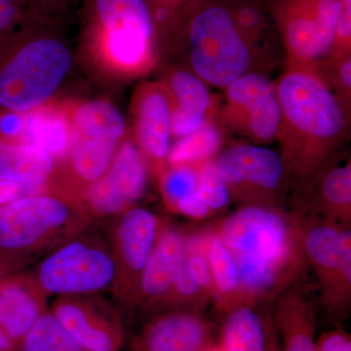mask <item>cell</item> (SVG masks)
Listing matches in <instances>:
<instances>
[{
  "mask_svg": "<svg viewBox=\"0 0 351 351\" xmlns=\"http://www.w3.org/2000/svg\"><path fill=\"white\" fill-rule=\"evenodd\" d=\"M43 313L36 299L19 284L0 286V329L16 346Z\"/></svg>",
  "mask_w": 351,
  "mask_h": 351,
  "instance_id": "cell-25",
  "label": "cell"
},
{
  "mask_svg": "<svg viewBox=\"0 0 351 351\" xmlns=\"http://www.w3.org/2000/svg\"><path fill=\"white\" fill-rule=\"evenodd\" d=\"M199 167L200 164L169 166L163 175L161 191L171 207L175 208L182 198L197 193Z\"/></svg>",
  "mask_w": 351,
  "mask_h": 351,
  "instance_id": "cell-30",
  "label": "cell"
},
{
  "mask_svg": "<svg viewBox=\"0 0 351 351\" xmlns=\"http://www.w3.org/2000/svg\"><path fill=\"white\" fill-rule=\"evenodd\" d=\"M339 156L292 191L293 211L350 225V159L343 161Z\"/></svg>",
  "mask_w": 351,
  "mask_h": 351,
  "instance_id": "cell-14",
  "label": "cell"
},
{
  "mask_svg": "<svg viewBox=\"0 0 351 351\" xmlns=\"http://www.w3.org/2000/svg\"><path fill=\"white\" fill-rule=\"evenodd\" d=\"M213 324L202 313L174 308L149 320L131 351H203L213 345Z\"/></svg>",
  "mask_w": 351,
  "mask_h": 351,
  "instance_id": "cell-15",
  "label": "cell"
},
{
  "mask_svg": "<svg viewBox=\"0 0 351 351\" xmlns=\"http://www.w3.org/2000/svg\"><path fill=\"white\" fill-rule=\"evenodd\" d=\"M343 13L335 32L332 56L350 53L351 40V0H343Z\"/></svg>",
  "mask_w": 351,
  "mask_h": 351,
  "instance_id": "cell-34",
  "label": "cell"
},
{
  "mask_svg": "<svg viewBox=\"0 0 351 351\" xmlns=\"http://www.w3.org/2000/svg\"><path fill=\"white\" fill-rule=\"evenodd\" d=\"M73 64L57 39L16 43L0 34V110L29 112L48 103Z\"/></svg>",
  "mask_w": 351,
  "mask_h": 351,
  "instance_id": "cell-3",
  "label": "cell"
},
{
  "mask_svg": "<svg viewBox=\"0 0 351 351\" xmlns=\"http://www.w3.org/2000/svg\"><path fill=\"white\" fill-rule=\"evenodd\" d=\"M223 90L221 126L243 136L253 145L276 141L281 110L276 82L263 71H252Z\"/></svg>",
  "mask_w": 351,
  "mask_h": 351,
  "instance_id": "cell-10",
  "label": "cell"
},
{
  "mask_svg": "<svg viewBox=\"0 0 351 351\" xmlns=\"http://www.w3.org/2000/svg\"><path fill=\"white\" fill-rule=\"evenodd\" d=\"M41 188L22 182L0 180V207L27 196L38 195Z\"/></svg>",
  "mask_w": 351,
  "mask_h": 351,
  "instance_id": "cell-35",
  "label": "cell"
},
{
  "mask_svg": "<svg viewBox=\"0 0 351 351\" xmlns=\"http://www.w3.org/2000/svg\"><path fill=\"white\" fill-rule=\"evenodd\" d=\"M147 186L145 157L135 142L125 138L107 172L88 188V202L96 213L117 214L143 198Z\"/></svg>",
  "mask_w": 351,
  "mask_h": 351,
  "instance_id": "cell-12",
  "label": "cell"
},
{
  "mask_svg": "<svg viewBox=\"0 0 351 351\" xmlns=\"http://www.w3.org/2000/svg\"><path fill=\"white\" fill-rule=\"evenodd\" d=\"M53 170L54 159L40 147L0 138V180L43 186Z\"/></svg>",
  "mask_w": 351,
  "mask_h": 351,
  "instance_id": "cell-24",
  "label": "cell"
},
{
  "mask_svg": "<svg viewBox=\"0 0 351 351\" xmlns=\"http://www.w3.org/2000/svg\"><path fill=\"white\" fill-rule=\"evenodd\" d=\"M210 302H212L211 300L201 290L189 274L186 265V251H184L176 263L169 304H175V308L202 313Z\"/></svg>",
  "mask_w": 351,
  "mask_h": 351,
  "instance_id": "cell-29",
  "label": "cell"
},
{
  "mask_svg": "<svg viewBox=\"0 0 351 351\" xmlns=\"http://www.w3.org/2000/svg\"><path fill=\"white\" fill-rule=\"evenodd\" d=\"M343 0H280L276 18L288 68L315 69L334 53Z\"/></svg>",
  "mask_w": 351,
  "mask_h": 351,
  "instance_id": "cell-8",
  "label": "cell"
},
{
  "mask_svg": "<svg viewBox=\"0 0 351 351\" xmlns=\"http://www.w3.org/2000/svg\"><path fill=\"white\" fill-rule=\"evenodd\" d=\"M101 34L96 58L126 77L151 71L156 61L154 20L145 0H96Z\"/></svg>",
  "mask_w": 351,
  "mask_h": 351,
  "instance_id": "cell-5",
  "label": "cell"
},
{
  "mask_svg": "<svg viewBox=\"0 0 351 351\" xmlns=\"http://www.w3.org/2000/svg\"><path fill=\"white\" fill-rule=\"evenodd\" d=\"M271 313L282 351H316L317 313L304 284H297L279 295Z\"/></svg>",
  "mask_w": 351,
  "mask_h": 351,
  "instance_id": "cell-18",
  "label": "cell"
},
{
  "mask_svg": "<svg viewBox=\"0 0 351 351\" xmlns=\"http://www.w3.org/2000/svg\"><path fill=\"white\" fill-rule=\"evenodd\" d=\"M175 209L191 219H205L213 215V212L207 206L206 203L201 199L197 193L182 198L177 203Z\"/></svg>",
  "mask_w": 351,
  "mask_h": 351,
  "instance_id": "cell-37",
  "label": "cell"
},
{
  "mask_svg": "<svg viewBox=\"0 0 351 351\" xmlns=\"http://www.w3.org/2000/svg\"><path fill=\"white\" fill-rule=\"evenodd\" d=\"M232 16L240 31L255 46L256 38L262 31V14L256 7L247 5L241 7L237 13H232Z\"/></svg>",
  "mask_w": 351,
  "mask_h": 351,
  "instance_id": "cell-33",
  "label": "cell"
},
{
  "mask_svg": "<svg viewBox=\"0 0 351 351\" xmlns=\"http://www.w3.org/2000/svg\"><path fill=\"white\" fill-rule=\"evenodd\" d=\"M316 351H351V337L345 330L323 332L315 343Z\"/></svg>",
  "mask_w": 351,
  "mask_h": 351,
  "instance_id": "cell-36",
  "label": "cell"
},
{
  "mask_svg": "<svg viewBox=\"0 0 351 351\" xmlns=\"http://www.w3.org/2000/svg\"><path fill=\"white\" fill-rule=\"evenodd\" d=\"M16 351H85L53 313H43Z\"/></svg>",
  "mask_w": 351,
  "mask_h": 351,
  "instance_id": "cell-28",
  "label": "cell"
},
{
  "mask_svg": "<svg viewBox=\"0 0 351 351\" xmlns=\"http://www.w3.org/2000/svg\"><path fill=\"white\" fill-rule=\"evenodd\" d=\"M197 193L213 214L226 209L232 202L230 189L219 175L214 159L200 164Z\"/></svg>",
  "mask_w": 351,
  "mask_h": 351,
  "instance_id": "cell-31",
  "label": "cell"
},
{
  "mask_svg": "<svg viewBox=\"0 0 351 351\" xmlns=\"http://www.w3.org/2000/svg\"><path fill=\"white\" fill-rule=\"evenodd\" d=\"M163 84L170 99L172 138L193 133L215 119L213 95L207 83L193 71L172 69Z\"/></svg>",
  "mask_w": 351,
  "mask_h": 351,
  "instance_id": "cell-17",
  "label": "cell"
},
{
  "mask_svg": "<svg viewBox=\"0 0 351 351\" xmlns=\"http://www.w3.org/2000/svg\"><path fill=\"white\" fill-rule=\"evenodd\" d=\"M169 10H168L166 7H159V8H157L156 12L154 14V19L161 23L167 21L168 18H169Z\"/></svg>",
  "mask_w": 351,
  "mask_h": 351,
  "instance_id": "cell-40",
  "label": "cell"
},
{
  "mask_svg": "<svg viewBox=\"0 0 351 351\" xmlns=\"http://www.w3.org/2000/svg\"><path fill=\"white\" fill-rule=\"evenodd\" d=\"M186 251V237L174 230L159 233L140 280L143 301L149 306L168 302L178 258Z\"/></svg>",
  "mask_w": 351,
  "mask_h": 351,
  "instance_id": "cell-21",
  "label": "cell"
},
{
  "mask_svg": "<svg viewBox=\"0 0 351 351\" xmlns=\"http://www.w3.org/2000/svg\"><path fill=\"white\" fill-rule=\"evenodd\" d=\"M158 235L156 215L145 208H131L120 221L117 230L120 257L130 276L132 285L140 287L141 276Z\"/></svg>",
  "mask_w": 351,
  "mask_h": 351,
  "instance_id": "cell-19",
  "label": "cell"
},
{
  "mask_svg": "<svg viewBox=\"0 0 351 351\" xmlns=\"http://www.w3.org/2000/svg\"><path fill=\"white\" fill-rule=\"evenodd\" d=\"M302 217L304 255L317 277L321 306L330 317H346L351 304L350 225Z\"/></svg>",
  "mask_w": 351,
  "mask_h": 351,
  "instance_id": "cell-6",
  "label": "cell"
},
{
  "mask_svg": "<svg viewBox=\"0 0 351 351\" xmlns=\"http://www.w3.org/2000/svg\"><path fill=\"white\" fill-rule=\"evenodd\" d=\"M19 0H0V34L10 29L17 19Z\"/></svg>",
  "mask_w": 351,
  "mask_h": 351,
  "instance_id": "cell-38",
  "label": "cell"
},
{
  "mask_svg": "<svg viewBox=\"0 0 351 351\" xmlns=\"http://www.w3.org/2000/svg\"><path fill=\"white\" fill-rule=\"evenodd\" d=\"M71 104H44L25 112V130L23 144L36 145L54 159L68 156Z\"/></svg>",
  "mask_w": 351,
  "mask_h": 351,
  "instance_id": "cell-22",
  "label": "cell"
},
{
  "mask_svg": "<svg viewBox=\"0 0 351 351\" xmlns=\"http://www.w3.org/2000/svg\"><path fill=\"white\" fill-rule=\"evenodd\" d=\"M188 41L191 71L208 85L225 89L240 76L256 71L257 49L226 7L208 6L196 14Z\"/></svg>",
  "mask_w": 351,
  "mask_h": 351,
  "instance_id": "cell-4",
  "label": "cell"
},
{
  "mask_svg": "<svg viewBox=\"0 0 351 351\" xmlns=\"http://www.w3.org/2000/svg\"><path fill=\"white\" fill-rule=\"evenodd\" d=\"M135 143L154 162L166 161L172 140L171 104L162 83H145L133 100Z\"/></svg>",
  "mask_w": 351,
  "mask_h": 351,
  "instance_id": "cell-16",
  "label": "cell"
},
{
  "mask_svg": "<svg viewBox=\"0 0 351 351\" xmlns=\"http://www.w3.org/2000/svg\"><path fill=\"white\" fill-rule=\"evenodd\" d=\"M348 110L351 96V55H337L313 69Z\"/></svg>",
  "mask_w": 351,
  "mask_h": 351,
  "instance_id": "cell-32",
  "label": "cell"
},
{
  "mask_svg": "<svg viewBox=\"0 0 351 351\" xmlns=\"http://www.w3.org/2000/svg\"><path fill=\"white\" fill-rule=\"evenodd\" d=\"M64 201L49 195L27 196L0 207V250H24L68 221Z\"/></svg>",
  "mask_w": 351,
  "mask_h": 351,
  "instance_id": "cell-13",
  "label": "cell"
},
{
  "mask_svg": "<svg viewBox=\"0 0 351 351\" xmlns=\"http://www.w3.org/2000/svg\"><path fill=\"white\" fill-rule=\"evenodd\" d=\"M117 274L112 258L105 252L75 242L46 258L39 282L55 294H82L108 287Z\"/></svg>",
  "mask_w": 351,
  "mask_h": 351,
  "instance_id": "cell-11",
  "label": "cell"
},
{
  "mask_svg": "<svg viewBox=\"0 0 351 351\" xmlns=\"http://www.w3.org/2000/svg\"><path fill=\"white\" fill-rule=\"evenodd\" d=\"M203 351H221V350L217 343H213V345L210 346L209 348H207L206 350Z\"/></svg>",
  "mask_w": 351,
  "mask_h": 351,
  "instance_id": "cell-41",
  "label": "cell"
},
{
  "mask_svg": "<svg viewBox=\"0 0 351 351\" xmlns=\"http://www.w3.org/2000/svg\"><path fill=\"white\" fill-rule=\"evenodd\" d=\"M0 351H16V345L0 329Z\"/></svg>",
  "mask_w": 351,
  "mask_h": 351,
  "instance_id": "cell-39",
  "label": "cell"
},
{
  "mask_svg": "<svg viewBox=\"0 0 351 351\" xmlns=\"http://www.w3.org/2000/svg\"><path fill=\"white\" fill-rule=\"evenodd\" d=\"M223 126L211 119L198 130L175 140L170 145L166 162L169 166L195 165L211 160L223 149Z\"/></svg>",
  "mask_w": 351,
  "mask_h": 351,
  "instance_id": "cell-27",
  "label": "cell"
},
{
  "mask_svg": "<svg viewBox=\"0 0 351 351\" xmlns=\"http://www.w3.org/2000/svg\"><path fill=\"white\" fill-rule=\"evenodd\" d=\"M214 162L232 200L241 206L283 207L289 182L278 152L263 145L237 144L219 152Z\"/></svg>",
  "mask_w": 351,
  "mask_h": 351,
  "instance_id": "cell-9",
  "label": "cell"
},
{
  "mask_svg": "<svg viewBox=\"0 0 351 351\" xmlns=\"http://www.w3.org/2000/svg\"><path fill=\"white\" fill-rule=\"evenodd\" d=\"M206 254L214 284L213 302L219 313H230L240 306L239 270L214 228H211Z\"/></svg>",
  "mask_w": 351,
  "mask_h": 351,
  "instance_id": "cell-26",
  "label": "cell"
},
{
  "mask_svg": "<svg viewBox=\"0 0 351 351\" xmlns=\"http://www.w3.org/2000/svg\"><path fill=\"white\" fill-rule=\"evenodd\" d=\"M302 219L284 207L247 205L213 226L239 270L240 306L267 311L302 283L308 269Z\"/></svg>",
  "mask_w": 351,
  "mask_h": 351,
  "instance_id": "cell-1",
  "label": "cell"
},
{
  "mask_svg": "<svg viewBox=\"0 0 351 351\" xmlns=\"http://www.w3.org/2000/svg\"><path fill=\"white\" fill-rule=\"evenodd\" d=\"M267 309L250 306L235 307L225 314L219 348L221 351H269V328Z\"/></svg>",
  "mask_w": 351,
  "mask_h": 351,
  "instance_id": "cell-23",
  "label": "cell"
},
{
  "mask_svg": "<svg viewBox=\"0 0 351 351\" xmlns=\"http://www.w3.org/2000/svg\"><path fill=\"white\" fill-rule=\"evenodd\" d=\"M126 136L123 117L106 100L71 105L68 157L73 174L88 186L107 172Z\"/></svg>",
  "mask_w": 351,
  "mask_h": 351,
  "instance_id": "cell-7",
  "label": "cell"
},
{
  "mask_svg": "<svg viewBox=\"0 0 351 351\" xmlns=\"http://www.w3.org/2000/svg\"><path fill=\"white\" fill-rule=\"evenodd\" d=\"M274 82L281 110L276 141L292 191L341 154L350 114L313 69L287 66Z\"/></svg>",
  "mask_w": 351,
  "mask_h": 351,
  "instance_id": "cell-2",
  "label": "cell"
},
{
  "mask_svg": "<svg viewBox=\"0 0 351 351\" xmlns=\"http://www.w3.org/2000/svg\"><path fill=\"white\" fill-rule=\"evenodd\" d=\"M55 316L85 351H119L123 334L119 323L73 302H64Z\"/></svg>",
  "mask_w": 351,
  "mask_h": 351,
  "instance_id": "cell-20",
  "label": "cell"
}]
</instances>
